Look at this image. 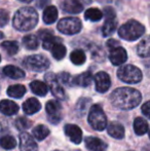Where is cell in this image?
<instances>
[{
  "label": "cell",
  "mask_w": 150,
  "mask_h": 151,
  "mask_svg": "<svg viewBox=\"0 0 150 151\" xmlns=\"http://www.w3.org/2000/svg\"><path fill=\"white\" fill-rule=\"evenodd\" d=\"M142 96L138 90L132 88H118L112 91L110 101L114 107L121 110H131L141 103Z\"/></svg>",
  "instance_id": "obj_1"
},
{
  "label": "cell",
  "mask_w": 150,
  "mask_h": 151,
  "mask_svg": "<svg viewBox=\"0 0 150 151\" xmlns=\"http://www.w3.org/2000/svg\"><path fill=\"white\" fill-rule=\"evenodd\" d=\"M38 23V14L33 7H22L14 14L12 24L19 31L27 32L35 28Z\"/></svg>",
  "instance_id": "obj_2"
},
{
  "label": "cell",
  "mask_w": 150,
  "mask_h": 151,
  "mask_svg": "<svg viewBox=\"0 0 150 151\" xmlns=\"http://www.w3.org/2000/svg\"><path fill=\"white\" fill-rule=\"evenodd\" d=\"M145 33V27L141 23L135 20H130L124 23L119 29H118V35L120 38L128 41H135L142 37Z\"/></svg>",
  "instance_id": "obj_3"
},
{
  "label": "cell",
  "mask_w": 150,
  "mask_h": 151,
  "mask_svg": "<svg viewBox=\"0 0 150 151\" xmlns=\"http://www.w3.org/2000/svg\"><path fill=\"white\" fill-rule=\"evenodd\" d=\"M117 77L126 83L135 84L142 80L143 74L138 67L133 65H123L117 70Z\"/></svg>",
  "instance_id": "obj_4"
},
{
  "label": "cell",
  "mask_w": 150,
  "mask_h": 151,
  "mask_svg": "<svg viewBox=\"0 0 150 151\" xmlns=\"http://www.w3.org/2000/svg\"><path fill=\"white\" fill-rule=\"evenodd\" d=\"M88 123L96 131H103L107 127V118L100 105H93L88 113Z\"/></svg>",
  "instance_id": "obj_5"
},
{
  "label": "cell",
  "mask_w": 150,
  "mask_h": 151,
  "mask_svg": "<svg viewBox=\"0 0 150 151\" xmlns=\"http://www.w3.org/2000/svg\"><path fill=\"white\" fill-rule=\"evenodd\" d=\"M24 66L28 68L29 70H32L35 72H42L45 71L50 67V61L46 57L42 55H33L29 56L23 62Z\"/></svg>",
  "instance_id": "obj_6"
},
{
  "label": "cell",
  "mask_w": 150,
  "mask_h": 151,
  "mask_svg": "<svg viewBox=\"0 0 150 151\" xmlns=\"http://www.w3.org/2000/svg\"><path fill=\"white\" fill-rule=\"evenodd\" d=\"M81 28V21L77 18H64L58 23V30L65 35H75Z\"/></svg>",
  "instance_id": "obj_7"
},
{
  "label": "cell",
  "mask_w": 150,
  "mask_h": 151,
  "mask_svg": "<svg viewBox=\"0 0 150 151\" xmlns=\"http://www.w3.org/2000/svg\"><path fill=\"white\" fill-rule=\"evenodd\" d=\"M44 79H45L46 84L50 88L52 93L57 99L66 100V93L60 84V80L58 79L57 75H55L54 73H47L44 76Z\"/></svg>",
  "instance_id": "obj_8"
},
{
  "label": "cell",
  "mask_w": 150,
  "mask_h": 151,
  "mask_svg": "<svg viewBox=\"0 0 150 151\" xmlns=\"http://www.w3.org/2000/svg\"><path fill=\"white\" fill-rule=\"evenodd\" d=\"M46 113H47L48 119L52 123H58L61 120V111H62V106L61 103L56 100H52L46 103L45 106Z\"/></svg>",
  "instance_id": "obj_9"
},
{
  "label": "cell",
  "mask_w": 150,
  "mask_h": 151,
  "mask_svg": "<svg viewBox=\"0 0 150 151\" xmlns=\"http://www.w3.org/2000/svg\"><path fill=\"white\" fill-rule=\"evenodd\" d=\"M95 80V86H96V91L98 93H106L107 91L110 88L111 86V79L110 76L106 73V72H98L94 77Z\"/></svg>",
  "instance_id": "obj_10"
},
{
  "label": "cell",
  "mask_w": 150,
  "mask_h": 151,
  "mask_svg": "<svg viewBox=\"0 0 150 151\" xmlns=\"http://www.w3.org/2000/svg\"><path fill=\"white\" fill-rule=\"evenodd\" d=\"M109 60H110L111 63L115 66L122 65V64L126 63V60H128L126 50L119 45L114 48H111L110 54H109Z\"/></svg>",
  "instance_id": "obj_11"
},
{
  "label": "cell",
  "mask_w": 150,
  "mask_h": 151,
  "mask_svg": "<svg viewBox=\"0 0 150 151\" xmlns=\"http://www.w3.org/2000/svg\"><path fill=\"white\" fill-rule=\"evenodd\" d=\"M63 12L67 14H79L83 9V4L79 0H63L61 3Z\"/></svg>",
  "instance_id": "obj_12"
},
{
  "label": "cell",
  "mask_w": 150,
  "mask_h": 151,
  "mask_svg": "<svg viewBox=\"0 0 150 151\" xmlns=\"http://www.w3.org/2000/svg\"><path fill=\"white\" fill-rule=\"evenodd\" d=\"M20 150L21 151H38V147L33 137L28 133H22L20 135Z\"/></svg>",
  "instance_id": "obj_13"
},
{
  "label": "cell",
  "mask_w": 150,
  "mask_h": 151,
  "mask_svg": "<svg viewBox=\"0 0 150 151\" xmlns=\"http://www.w3.org/2000/svg\"><path fill=\"white\" fill-rule=\"evenodd\" d=\"M65 134L70 139V141L75 144H79L82 141V132L80 127L75 124L65 125Z\"/></svg>",
  "instance_id": "obj_14"
},
{
  "label": "cell",
  "mask_w": 150,
  "mask_h": 151,
  "mask_svg": "<svg viewBox=\"0 0 150 151\" xmlns=\"http://www.w3.org/2000/svg\"><path fill=\"white\" fill-rule=\"evenodd\" d=\"M85 146L90 151H106L107 144L101 139L96 137H86Z\"/></svg>",
  "instance_id": "obj_15"
},
{
  "label": "cell",
  "mask_w": 150,
  "mask_h": 151,
  "mask_svg": "<svg viewBox=\"0 0 150 151\" xmlns=\"http://www.w3.org/2000/svg\"><path fill=\"white\" fill-rule=\"evenodd\" d=\"M41 109V104L35 98H30L26 102L23 104V110L26 114L31 115V114H35Z\"/></svg>",
  "instance_id": "obj_16"
},
{
  "label": "cell",
  "mask_w": 150,
  "mask_h": 151,
  "mask_svg": "<svg viewBox=\"0 0 150 151\" xmlns=\"http://www.w3.org/2000/svg\"><path fill=\"white\" fill-rule=\"evenodd\" d=\"M18 111L19 106L14 102L9 101V100H2L0 102V112H2L4 115H14Z\"/></svg>",
  "instance_id": "obj_17"
},
{
  "label": "cell",
  "mask_w": 150,
  "mask_h": 151,
  "mask_svg": "<svg viewBox=\"0 0 150 151\" xmlns=\"http://www.w3.org/2000/svg\"><path fill=\"white\" fill-rule=\"evenodd\" d=\"M93 79H94V77H93L90 72H84V73L79 74V75H77L76 77L73 78L72 83L75 84V86H78L86 88V86H88L90 83H92Z\"/></svg>",
  "instance_id": "obj_18"
},
{
  "label": "cell",
  "mask_w": 150,
  "mask_h": 151,
  "mask_svg": "<svg viewBox=\"0 0 150 151\" xmlns=\"http://www.w3.org/2000/svg\"><path fill=\"white\" fill-rule=\"evenodd\" d=\"M108 134L115 139H122L124 137V127L121 123L113 121L108 125Z\"/></svg>",
  "instance_id": "obj_19"
},
{
  "label": "cell",
  "mask_w": 150,
  "mask_h": 151,
  "mask_svg": "<svg viewBox=\"0 0 150 151\" xmlns=\"http://www.w3.org/2000/svg\"><path fill=\"white\" fill-rule=\"evenodd\" d=\"M58 9H57L56 6H47L45 9L43 10V14H42V19H43V22L45 24L50 25L52 24L57 21L58 19Z\"/></svg>",
  "instance_id": "obj_20"
},
{
  "label": "cell",
  "mask_w": 150,
  "mask_h": 151,
  "mask_svg": "<svg viewBox=\"0 0 150 151\" xmlns=\"http://www.w3.org/2000/svg\"><path fill=\"white\" fill-rule=\"evenodd\" d=\"M3 73L7 77L12 78V79H21V78L25 77V72L21 68L16 67V66H12V65L5 66L3 69Z\"/></svg>",
  "instance_id": "obj_21"
},
{
  "label": "cell",
  "mask_w": 150,
  "mask_h": 151,
  "mask_svg": "<svg viewBox=\"0 0 150 151\" xmlns=\"http://www.w3.org/2000/svg\"><path fill=\"white\" fill-rule=\"evenodd\" d=\"M137 54L142 58L150 57V35L144 37L137 46Z\"/></svg>",
  "instance_id": "obj_22"
},
{
  "label": "cell",
  "mask_w": 150,
  "mask_h": 151,
  "mask_svg": "<svg viewBox=\"0 0 150 151\" xmlns=\"http://www.w3.org/2000/svg\"><path fill=\"white\" fill-rule=\"evenodd\" d=\"M30 88L33 93H35V95H37V96H40V97L45 96L48 91L47 84L42 81H39V80H34V81L31 82Z\"/></svg>",
  "instance_id": "obj_23"
},
{
  "label": "cell",
  "mask_w": 150,
  "mask_h": 151,
  "mask_svg": "<svg viewBox=\"0 0 150 151\" xmlns=\"http://www.w3.org/2000/svg\"><path fill=\"white\" fill-rule=\"evenodd\" d=\"M117 28V22L116 19H106L105 23L102 27V34L104 37H108V36L112 35L114 32L116 31Z\"/></svg>",
  "instance_id": "obj_24"
},
{
  "label": "cell",
  "mask_w": 150,
  "mask_h": 151,
  "mask_svg": "<svg viewBox=\"0 0 150 151\" xmlns=\"http://www.w3.org/2000/svg\"><path fill=\"white\" fill-rule=\"evenodd\" d=\"M148 122L142 117H137L134 120V131L138 136H142L148 132Z\"/></svg>",
  "instance_id": "obj_25"
},
{
  "label": "cell",
  "mask_w": 150,
  "mask_h": 151,
  "mask_svg": "<svg viewBox=\"0 0 150 151\" xmlns=\"http://www.w3.org/2000/svg\"><path fill=\"white\" fill-rule=\"evenodd\" d=\"M103 18V12L99 8H88L84 12V19L90 22H99Z\"/></svg>",
  "instance_id": "obj_26"
},
{
  "label": "cell",
  "mask_w": 150,
  "mask_h": 151,
  "mask_svg": "<svg viewBox=\"0 0 150 151\" xmlns=\"http://www.w3.org/2000/svg\"><path fill=\"white\" fill-rule=\"evenodd\" d=\"M25 93H26V88L22 84H14V86H10L7 88V95L11 98L20 99Z\"/></svg>",
  "instance_id": "obj_27"
},
{
  "label": "cell",
  "mask_w": 150,
  "mask_h": 151,
  "mask_svg": "<svg viewBox=\"0 0 150 151\" xmlns=\"http://www.w3.org/2000/svg\"><path fill=\"white\" fill-rule=\"evenodd\" d=\"M32 135L38 141L44 140L48 135H50V129L43 124H39L36 127H34L32 131Z\"/></svg>",
  "instance_id": "obj_28"
},
{
  "label": "cell",
  "mask_w": 150,
  "mask_h": 151,
  "mask_svg": "<svg viewBox=\"0 0 150 151\" xmlns=\"http://www.w3.org/2000/svg\"><path fill=\"white\" fill-rule=\"evenodd\" d=\"M70 60L72 62L74 65H82V64L85 62L86 60V57L85 54L83 52V50H75L71 52L70 55Z\"/></svg>",
  "instance_id": "obj_29"
},
{
  "label": "cell",
  "mask_w": 150,
  "mask_h": 151,
  "mask_svg": "<svg viewBox=\"0 0 150 151\" xmlns=\"http://www.w3.org/2000/svg\"><path fill=\"white\" fill-rule=\"evenodd\" d=\"M23 44L27 50H33L38 47L39 42H38V39L35 35H27L23 38Z\"/></svg>",
  "instance_id": "obj_30"
},
{
  "label": "cell",
  "mask_w": 150,
  "mask_h": 151,
  "mask_svg": "<svg viewBox=\"0 0 150 151\" xmlns=\"http://www.w3.org/2000/svg\"><path fill=\"white\" fill-rule=\"evenodd\" d=\"M52 55L56 60H62L65 56H66V47L63 45L62 43H57L56 45H54L50 50Z\"/></svg>",
  "instance_id": "obj_31"
},
{
  "label": "cell",
  "mask_w": 150,
  "mask_h": 151,
  "mask_svg": "<svg viewBox=\"0 0 150 151\" xmlns=\"http://www.w3.org/2000/svg\"><path fill=\"white\" fill-rule=\"evenodd\" d=\"M0 145L4 149L10 150V149H14L17 146V141L11 136H4V137H2L0 139Z\"/></svg>",
  "instance_id": "obj_32"
},
{
  "label": "cell",
  "mask_w": 150,
  "mask_h": 151,
  "mask_svg": "<svg viewBox=\"0 0 150 151\" xmlns=\"http://www.w3.org/2000/svg\"><path fill=\"white\" fill-rule=\"evenodd\" d=\"M1 47L3 50H5V52L8 55L12 56V55H16L19 50V45L16 41H4L1 43Z\"/></svg>",
  "instance_id": "obj_33"
},
{
  "label": "cell",
  "mask_w": 150,
  "mask_h": 151,
  "mask_svg": "<svg viewBox=\"0 0 150 151\" xmlns=\"http://www.w3.org/2000/svg\"><path fill=\"white\" fill-rule=\"evenodd\" d=\"M60 42H62L61 38L56 37V36H54V34H52V35L46 37L45 39H43V48L50 50L52 46L56 45L57 43H60Z\"/></svg>",
  "instance_id": "obj_34"
},
{
  "label": "cell",
  "mask_w": 150,
  "mask_h": 151,
  "mask_svg": "<svg viewBox=\"0 0 150 151\" xmlns=\"http://www.w3.org/2000/svg\"><path fill=\"white\" fill-rule=\"evenodd\" d=\"M16 125L19 129H28L31 125V122L29 121L27 118L25 117H20L16 122Z\"/></svg>",
  "instance_id": "obj_35"
},
{
  "label": "cell",
  "mask_w": 150,
  "mask_h": 151,
  "mask_svg": "<svg viewBox=\"0 0 150 151\" xmlns=\"http://www.w3.org/2000/svg\"><path fill=\"white\" fill-rule=\"evenodd\" d=\"M9 20V14L6 10L0 9V27H4L8 23Z\"/></svg>",
  "instance_id": "obj_36"
},
{
  "label": "cell",
  "mask_w": 150,
  "mask_h": 151,
  "mask_svg": "<svg viewBox=\"0 0 150 151\" xmlns=\"http://www.w3.org/2000/svg\"><path fill=\"white\" fill-rule=\"evenodd\" d=\"M59 80H61L62 82H64V83L66 84H73L72 83V78H71L70 74L68 73H61L59 74V77H58Z\"/></svg>",
  "instance_id": "obj_37"
},
{
  "label": "cell",
  "mask_w": 150,
  "mask_h": 151,
  "mask_svg": "<svg viewBox=\"0 0 150 151\" xmlns=\"http://www.w3.org/2000/svg\"><path fill=\"white\" fill-rule=\"evenodd\" d=\"M104 14H105V19H115L116 18V14L112 7H105Z\"/></svg>",
  "instance_id": "obj_38"
},
{
  "label": "cell",
  "mask_w": 150,
  "mask_h": 151,
  "mask_svg": "<svg viewBox=\"0 0 150 151\" xmlns=\"http://www.w3.org/2000/svg\"><path fill=\"white\" fill-rule=\"evenodd\" d=\"M141 109H142L143 114H144L147 118H150V101L146 102L145 104H143Z\"/></svg>",
  "instance_id": "obj_39"
},
{
  "label": "cell",
  "mask_w": 150,
  "mask_h": 151,
  "mask_svg": "<svg viewBox=\"0 0 150 151\" xmlns=\"http://www.w3.org/2000/svg\"><path fill=\"white\" fill-rule=\"evenodd\" d=\"M39 37L41 38L42 40L43 39H45L46 37H48V36H50V35H52V31H50V30H41V31H39Z\"/></svg>",
  "instance_id": "obj_40"
},
{
  "label": "cell",
  "mask_w": 150,
  "mask_h": 151,
  "mask_svg": "<svg viewBox=\"0 0 150 151\" xmlns=\"http://www.w3.org/2000/svg\"><path fill=\"white\" fill-rule=\"evenodd\" d=\"M106 45H107V47H109L111 50V48H114V47H116V46H118V42L116 41L115 39H110L107 41Z\"/></svg>",
  "instance_id": "obj_41"
},
{
  "label": "cell",
  "mask_w": 150,
  "mask_h": 151,
  "mask_svg": "<svg viewBox=\"0 0 150 151\" xmlns=\"http://www.w3.org/2000/svg\"><path fill=\"white\" fill-rule=\"evenodd\" d=\"M19 1H21V2H25V3H30V2H32L33 0H19Z\"/></svg>",
  "instance_id": "obj_42"
},
{
  "label": "cell",
  "mask_w": 150,
  "mask_h": 151,
  "mask_svg": "<svg viewBox=\"0 0 150 151\" xmlns=\"http://www.w3.org/2000/svg\"><path fill=\"white\" fill-rule=\"evenodd\" d=\"M2 37H3V34H2L1 32H0V39H1Z\"/></svg>",
  "instance_id": "obj_43"
},
{
  "label": "cell",
  "mask_w": 150,
  "mask_h": 151,
  "mask_svg": "<svg viewBox=\"0 0 150 151\" xmlns=\"http://www.w3.org/2000/svg\"><path fill=\"white\" fill-rule=\"evenodd\" d=\"M149 138H150V129H149Z\"/></svg>",
  "instance_id": "obj_44"
},
{
  "label": "cell",
  "mask_w": 150,
  "mask_h": 151,
  "mask_svg": "<svg viewBox=\"0 0 150 151\" xmlns=\"http://www.w3.org/2000/svg\"><path fill=\"white\" fill-rule=\"evenodd\" d=\"M55 151H61V150H55Z\"/></svg>",
  "instance_id": "obj_45"
},
{
  "label": "cell",
  "mask_w": 150,
  "mask_h": 151,
  "mask_svg": "<svg viewBox=\"0 0 150 151\" xmlns=\"http://www.w3.org/2000/svg\"><path fill=\"white\" fill-rule=\"evenodd\" d=\"M0 61H1V57H0Z\"/></svg>",
  "instance_id": "obj_46"
}]
</instances>
